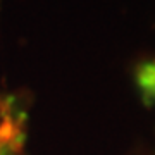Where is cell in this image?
Listing matches in <instances>:
<instances>
[{
  "mask_svg": "<svg viewBox=\"0 0 155 155\" xmlns=\"http://www.w3.org/2000/svg\"><path fill=\"white\" fill-rule=\"evenodd\" d=\"M136 84L145 102H155V61L143 62L136 69Z\"/></svg>",
  "mask_w": 155,
  "mask_h": 155,
  "instance_id": "1",
  "label": "cell"
}]
</instances>
